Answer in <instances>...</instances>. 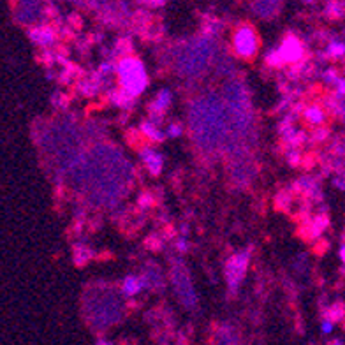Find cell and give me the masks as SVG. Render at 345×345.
<instances>
[{"label": "cell", "mask_w": 345, "mask_h": 345, "mask_svg": "<svg viewBox=\"0 0 345 345\" xmlns=\"http://www.w3.org/2000/svg\"><path fill=\"white\" fill-rule=\"evenodd\" d=\"M190 129L196 143L205 151L213 154L218 148H229V151H233L227 118L217 97L210 95L194 102L190 109Z\"/></svg>", "instance_id": "1"}, {"label": "cell", "mask_w": 345, "mask_h": 345, "mask_svg": "<svg viewBox=\"0 0 345 345\" xmlns=\"http://www.w3.org/2000/svg\"><path fill=\"white\" fill-rule=\"evenodd\" d=\"M117 72L120 90H124L131 97L136 99L146 88L148 85L146 70H144V65L141 64L138 58L124 57L120 60V64L117 65Z\"/></svg>", "instance_id": "2"}, {"label": "cell", "mask_w": 345, "mask_h": 345, "mask_svg": "<svg viewBox=\"0 0 345 345\" xmlns=\"http://www.w3.org/2000/svg\"><path fill=\"white\" fill-rule=\"evenodd\" d=\"M171 280L174 285V292L187 309H194L198 305V296L192 287L190 275H188L187 266L183 264L181 259H173L171 261Z\"/></svg>", "instance_id": "3"}, {"label": "cell", "mask_w": 345, "mask_h": 345, "mask_svg": "<svg viewBox=\"0 0 345 345\" xmlns=\"http://www.w3.org/2000/svg\"><path fill=\"white\" fill-rule=\"evenodd\" d=\"M248 261H250V250H243L235 254L225 264V278H227V285L233 292L240 287L245 272H247Z\"/></svg>", "instance_id": "4"}, {"label": "cell", "mask_w": 345, "mask_h": 345, "mask_svg": "<svg viewBox=\"0 0 345 345\" xmlns=\"http://www.w3.org/2000/svg\"><path fill=\"white\" fill-rule=\"evenodd\" d=\"M233 44H235V51L238 57L252 58L255 53H257L259 39H257V35H255L254 28L248 27V25H243V27H240L238 30H236Z\"/></svg>", "instance_id": "5"}, {"label": "cell", "mask_w": 345, "mask_h": 345, "mask_svg": "<svg viewBox=\"0 0 345 345\" xmlns=\"http://www.w3.org/2000/svg\"><path fill=\"white\" fill-rule=\"evenodd\" d=\"M139 155H141V159H143L144 166H146L148 173L157 176L162 169V164H164V157H162L157 150H154V148H150V146H144L143 150H139Z\"/></svg>", "instance_id": "6"}, {"label": "cell", "mask_w": 345, "mask_h": 345, "mask_svg": "<svg viewBox=\"0 0 345 345\" xmlns=\"http://www.w3.org/2000/svg\"><path fill=\"white\" fill-rule=\"evenodd\" d=\"M278 55H280L282 62H298L303 55L301 44L294 39V37H289L287 41H284L280 48H278Z\"/></svg>", "instance_id": "7"}, {"label": "cell", "mask_w": 345, "mask_h": 345, "mask_svg": "<svg viewBox=\"0 0 345 345\" xmlns=\"http://www.w3.org/2000/svg\"><path fill=\"white\" fill-rule=\"evenodd\" d=\"M213 345H240V336L233 326L222 324L215 329Z\"/></svg>", "instance_id": "8"}, {"label": "cell", "mask_w": 345, "mask_h": 345, "mask_svg": "<svg viewBox=\"0 0 345 345\" xmlns=\"http://www.w3.org/2000/svg\"><path fill=\"white\" fill-rule=\"evenodd\" d=\"M141 134L144 136V138H148L150 141H154V143H161V141H164L166 134L159 129V125L151 124L150 120H146L144 124H141Z\"/></svg>", "instance_id": "9"}, {"label": "cell", "mask_w": 345, "mask_h": 345, "mask_svg": "<svg viewBox=\"0 0 345 345\" xmlns=\"http://www.w3.org/2000/svg\"><path fill=\"white\" fill-rule=\"evenodd\" d=\"M144 287L143 280H141V277H136V275H129L127 278L124 280V284H122V291H124L125 296H136L141 289Z\"/></svg>", "instance_id": "10"}, {"label": "cell", "mask_w": 345, "mask_h": 345, "mask_svg": "<svg viewBox=\"0 0 345 345\" xmlns=\"http://www.w3.org/2000/svg\"><path fill=\"white\" fill-rule=\"evenodd\" d=\"M32 39L37 44H41V46H48V44H51L55 41V34L50 28H37V30L32 32Z\"/></svg>", "instance_id": "11"}, {"label": "cell", "mask_w": 345, "mask_h": 345, "mask_svg": "<svg viewBox=\"0 0 345 345\" xmlns=\"http://www.w3.org/2000/svg\"><path fill=\"white\" fill-rule=\"evenodd\" d=\"M305 118L310 122V124L317 125L324 120V113H322V109L319 106H310V107H306V111H305Z\"/></svg>", "instance_id": "12"}, {"label": "cell", "mask_w": 345, "mask_h": 345, "mask_svg": "<svg viewBox=\"0 0 345 345\" xmlns=\"http://www.w3.org/2000/svg\"><path fill=\"white\" fill-rule=\"evenodd\" d=\"M181 132H183V127L180 124H171L168 127V136L169 138H180Z\"/></svg>", "instance_id": "13"}, {"label": "cell", "mask_w": 345, "mask_h": 345, "mask_svg": "<svg viewBox=\"0 0 345 345\" xmlns=\"http://www.w3.org/2000/svg\"><path fill=\"white\" fill-rule=\"evenodd\" d=\"M329 53L335 55V57H340V55L345 53V46L343 44H338V43H333L331 46H329Z\"/></svg>", "instance_id": "14"}, {"label": "cell", "mask_w": 345, "mask_h": 345, "mask_svg": "<svg viewBox=\"0 0 345 345\" xmlns=\"http://www.w3.org/2000/svg\"><path fill=\"white\" fill-rule=\"evenodd\" d=\"M333 329V324L329 321H326V322H322V331L324 333H329Z\"/></svg>", "instance_id": "15"}, {"label": "cell", "mask_w": 345, "mask_h": 345, "mask_svg": "<svg viewBox=\"0 0 345 345\" xmlns=\"http://www.w3.org/2000/svg\"><path fill=\"white\" fill-rule=\"evenodd\" d=\"M176 247H178V250H180V252H185V250L188 248V247H187V242H185V240H180Z\"/></svg>", "instance_id": "16"}, {"label": "cell", "mask_w": 345, "mask_h": 345, "mask_svg": "<svg viewBox=\"0 0 345 345\" xmlns=\"http://www.w3.org/2000/svg\"><path fill=\"white\" fill-rule=\"evenodd\" d=\"M338 94H342V95H345V81L343 80H338Z\"/></svg>", "instance_id": "17"}, {"label": "cell", "mask_w": 345, "mask_h": 345, "mask_svg": "<svg viewBox=\"0 0 345 345\" xmlns=\"http://www.w3.org/2000/svg\"><path fill=\"white\" fill-rule=\"evenodd\" d=\"M97 345H111L109 342H107V340H104V338H99V342H97Z\"/></svg>", "instance_id": "18"}, {"label": "cell", "mask_w": 345, "mask_h": 345, "mask_svg": "<svg viewBox=\"0 0 345 345\" xmlns=\"http://www.w3.org/2000/svg\"><path fill=\"white\" fill-rule=\"evenodd\" d=\"M340 255H342V259H343V262H345V243L342 245V250H340Z\"/></svg>", "instance_id": "19"}, {"label": "cell", "mask_w": 345, "mask_h": 345, "mask_svg": "<svg viewBox=\"0 0 345 345\" xmlns=\"http://www.w3.org/2000/svg\"><path fill=\"white\" fill-rule=\"evenodd\" d=\"M329 345H343V343L340 342V340H335V342H331V343H329Z\"/></svg>", "instance_id": "20"}, {"label": "cell", "mask_w": 345, "mask_h": 345, "mask_svg": "<svg viewBox=\"0 0 345 345\" xmlns=\"http://www.w3.org/2000/svg\"><path fill=\"white\" fill-rule=\"evenodd\" d=\"M306 2H310V0H306Z\"/></svg>", "instance_id": "21"}]
</instances>
